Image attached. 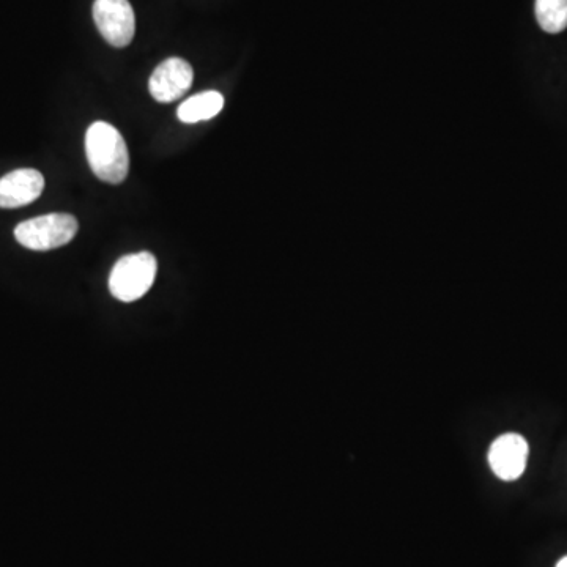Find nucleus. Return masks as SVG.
Listing matches in <instances>:
<instances>
[{"instance_id": "f257e3e1", "label": "nucleus", "mask_w": 567, "mask_h": 567, "mask_svg": "<svg viewBox=\"0 0 567 567\" xmlns=\"http://www.w3.org/2000/svg\"><path fill=\"white\" fill-rule=\"evenodd\" d=\"M86 155L95 177L119 185L130 171V155L125 139L115 126L95 122L86 133Z\"/></svg>"}, {"instance_id": "f03ea898", "label": "nucleus", "mask_w": 567, "mask_h": 567, "mask_svg": "<svg viewBox=\"0 0 567 567\" xmlns=\"http://www.w3.org/2000/svg\"><path fill=\"white\" fill-rule=\"evenodd\" d=\"M158 264L150 252H136L122 259L112 268L109 292L123 303L141 300L155 282Z\"/></svg>"}, {"instance_id": "0eeeda50", "label": "nucleus", "mask_w": 567, "mask_h": 567, "mask_svg": "<svg viewBox=\"0 0 567 567\" xmlns=\"http://www.w3.org/2000/svg\"><path fill=\"white\" fill-rule=\"evenodd\" d=\"M45 189V178L35 169H18L0 178V208L32 204Z\"/></svg>"}, {"instance_id": "1a4fd4ad", "label": "nucleus", "mask_w": 567, "mask_h": 567, "mask_svg": "<svg viewBox=\"0 0 567 567\" xmlns=\"http://www.w3.org/2000/svg\"><path fill=\"white\" fill-rule=\"evenodd\" d=\"M536 19L547 34H560L567 27V0H536Z\"/></svg>"}, {"instance_id": "423d86ee", "label": "nucleus", "mask_w": 567, "mask_h": 567, "mask_svg": "<svg viewBox=\"0 0 567 567\" xmlns=\"http://www.w3.org/2000/svg\"><path fill=\"white\" fill-rule=\"evenodd\" d=\"M528 443L522 435L504 434L489 449V464L503 481H516L527 468Z\"/></svg>"}, {"instance_id": "39448f33", "label": "nucleus", "mask_w": 567, "mask_h": 567, "mask_svg": "<svg viewBox=\"0 0 567 567\" xmlns=\"http://www.w3.org/2000/svg\"><path fill=\"white\" fill-rule=\"evenodd\" d=\"M193 68L186 60L171 57L164 60L150 76L149 90L158 103H174L193 86Z\"/></svg>"}, {"instance_id": "9d476101", "label": "nucleus", "mask_w": 567, "mask_h": 567, "mask_svg": "<svg viewBox=\"0 0 567 567\" xmlns=\"http://www.w3.org/2000/svg\"><path fill=\"white\" fill-rule=\"evenodd\" d=\"M556 567H567V556H564L563 560L556 564Z\"/></svg>"}, {"instance_id": "6e6552de", "label": "nucleus", "mask_w": 567, "mask_h": 567, "mask_svg": "<svg viewBox=\"0 0 567 567\" xmlns=\"http://www.w3.org/2000/svg\"><path fill=\"white\" fill-rule=\"evenodd\" d=\"M224 97L216 90L197 93L194 97L183 101L177 109L178 120L183 123L204 122L213 119L221 112Z\"/></svg>"}, {"instance_id": "7ed1b4c3", "label": "nucleus", "mask_w": 567, "mask_h": 567, "mask_svg": "<svg viewBox=\"0 0 567 567\" xmlns=\"http://www.w3.org/2000/svg\"><path fill=\"white\" fill-rule=\"evenodd\" d=\"M78 221L68 213H51L18 224L15 238L32 251H51L68 245L78 234Z\"/></svg>"}, {"instance_id": "20e7f679", "label": "nucleus", "mask_w": 567, "mask_h": 567, "mask_svg": "<svg viewBox=\"0 0 567 567\" xmlns=\"http://www.w3.org/2000/svg\"><path fill=\"white\" fill-rule=\"evenodd\" d=\"M93 19L109 45L125 48L133 41L136 18L128 0H95Z\"/></svg>"}]
</instances>
